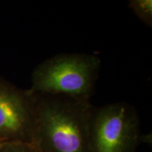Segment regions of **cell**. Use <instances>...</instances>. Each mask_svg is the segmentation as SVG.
Listing matches in <instances>:
<instances>
[{
	"mask_svg": "<svg viewBox=\"0 0 152 152\" xmlns=\"http://www.w3.org/2000/svg\"><path fill=\"white\" fill-rule=\"evenodd\" d=\"M141 140L137 111L130 104L93 109L89 123L90 152H135Z\"/></svg>",
	"mask_w": 152,
	"mask_h": 152,
	"instance_id": "obj_3",
	"label": "cell"
},
{
	"mask_svg": "<svg viewBox=\"0 0 152 152\" xmlns=\"http://www.w3.org/2000/svg\"><path fill=\"white\" fill-rule=\"evenodd\" d=\"M101 60L87 54H62L39 64L31 75L28 94H49L88 100L94 92Z\"/></svg>",
	"mask_w": 152,
	"mask_h": 152,
	"instance_id": "obj_2",
	"label": "cell"
},
{
	"mask_svg": "<svg viewBox=\"0 0 152 152\" xmlns=\"http://www.w3.org/2000/svg\"><path fill=\"white\" fill-rule=\"evenodd\" d=\"M32 95L35 123L30 144L40 152H90L89 123L94 109L90 101Z\"/></svg>",
	"mask_w": 152,
	"mask_h": 152,
	"instance_id": "obj_1",
	"label": "cell"
},
{
	"mask_svg": "<svg viewBox=\"0 0 152 152\" xmlns=\"http://www.w3.org/2000/svg\"><path fill=\"white\" fill-rule=\"evenodd\" d=\"M6 143H7V142H3V141H1V140H0V152H1V149H3L4 146L5 145V144H6Z\"/></svg>",
	"mask_w": 152,
	"mask_h": 152,
	"instance_id": "obj_7",
	"label": "cell"
},
{
	"mask_svg": "<svg viewBox=\"0 0 152 152\" xmlns=\"http://www.w3.org/2000/svg\"><path fill=\"white\" fill-rule=\"evenodd\" d=\"M129 7L140 20L149 27L152 26L151 0H131Z\"/></svg>",
	"mask_w": 152,
	"mask_h": 152,
	"instance_id": "obj_5",
	"label": "cell"
},
{
	"mask_svg": "<svg viewBox=\"0 0 152 152\" xmlns=\"http://www.w3.org/2000/svg\"><path fill=\"white\" fill-rule=\"evenodd\" d=\"M1 152H40L33 144L26 142H7Z\"/></svg>",
	"mask_w": 152,
	"mask_h": 152,
	"instance_id": "obj_6",
	"label": "cell"
},
{
	"mask_svg": "<svg viewBox=\"0 0 152 152\" xmlns=\"http://www.w3.org/2000/svg\"><path fill=\"white\" fill-rule=\"evenodd\" d=\"M34 123L33 95L0 77V140L30 143Z\"/></svg>",
	"mask_w": 152,
	"mask_h": 152,
	"instance_id": "obj_4",
	"label": "cell"
}]
</instances>
